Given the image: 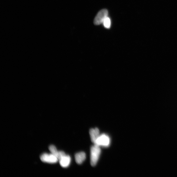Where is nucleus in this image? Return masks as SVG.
Segmentation results:
<instances>
[{"instance_id": "nucleus-5", "label": "nucleus", "mask_w": 177, "mask_h": 177, "mask_svg": "<svg viewBox=\"0 0 177 177\" xmlns=\"http://www.w3.org/2000/svg\"><path fill=\"white\" fill-rule=\"evenodd\" d=\"M61 166L63 168H67L70 164L71 158L69 155H65L59 160Z\"/></svg>"}, {"instance_id": "nucleus-3", "label": "nucleus", "mask_w": 177, "mask_h": 177, "mask_svg": "<svg viewBox=\"0 0 177 177\" xmlns=\"http://www.w3.org/2000/svg\"><path fill=\"white\" fill-rule=\"evenodd\" d=\"M108 14V11L106 9H102L98 12L93 22L95 25H99L103 23L104 20L107 17Z\"/></svg>"}, {"instance_id": "nucleus-1", "label": "nucleus", "mask_w": 177, "mask_h": 177, "mask_svg": "<svg viewBox=\"0 0 177 177\" xmlns=\"http://www.w3.org/2000/svg\"><path fill=\"white\" fill-rule=\"evenodd\" d=\"M101 150L100 146L96 145L91 147L90 150V163L92 166H95L99 160Z\"/></svg>"}, {"instance_id": "nucleus-4", "label": "nucleus", "mask_w": 177, "mask_h": 177, "mask_svg": "<svg viewBox=\"0 0 177 177\" xmlns=\"http://www.w3.org/2000/svg\"><path fill=\"white\" fill-rule=\"evenodd\" d=\"M40 159L43 162L51 164L56 163L58 161L57 157L52 154L44 153L41 155Z\"/></svg>"}, {"instance_id": "nucleus-7", "label": "nucleus", "mask_w": 177, "mask_h": 177, "mask_svg": "<svg viewBox=\"0 0 177 177\" xmlns=\"http://www.w3.org/2000/svg\"><path fill=\"white\" fill-rule=\"evenodd\" d=\"M86 159V155L85 152H80L76 154L75 159L78 164H82Z\"/></svg>"}, {"instance_id": "nucleus-9", "label": "nucleus", "mask_w": 177, "mask_h": 177, "mask_svg": "<svg viewBox=\"0 0 177 177\" xmlns=\"http://www.w3.org/2000/svg\"><path fill=\"white\" fill-rule=\"evenodd\" d=\"M104 27L107 29L110 28L111 25V20L109 18L107 17L103 22Z\"/></svg>"}, {"instance_id": "nucleus-8", "label": "nucleus", "mask_w": 177, "mask_h": 177, "mask_svg": "<svg viewBox=\"0 0 177 177\" xmlns=\"http://www.w3.org/2000/svg\"><path fill=\"white\" fill-rule=\"evenodd\" d=\"M49 149L51 152V154L56 156L59 160L60 158V151H58L56 147L53 145L49 146Z\"/></svg>"}, {"instance_id": "nucleus-6", "label": "nucleus", "mask_w": 177, "mask_h": 177, "mask_svg": "<svg viewBox=\"0 0 177 177\" xmlns=\"http://www.w3.org/2000/svg\"><path fill=\"white\" fill-rule=\"evenodd\" d=\"M89 134L92 141L95 144L98 138L100 135L99 130L97 128L91 129L90 130Z\"/></svg>"}, {"instance_id": "nucleus-2", "label": "nucleus", "mask_w": 177, "mask_h": 177, "mask_svg": "<svg viewBox=\"0 0 177 177\" xmlns=\"http://www.w3.org/2000/svg\"><path fill=\"white\" fill-rule=\"evenodd\" d=\"M110 143L111 140L109 136L103 134L100 135L98 137L94 144L99 146L108 147L110 146Z\"/></svg>"}]
</instances>
